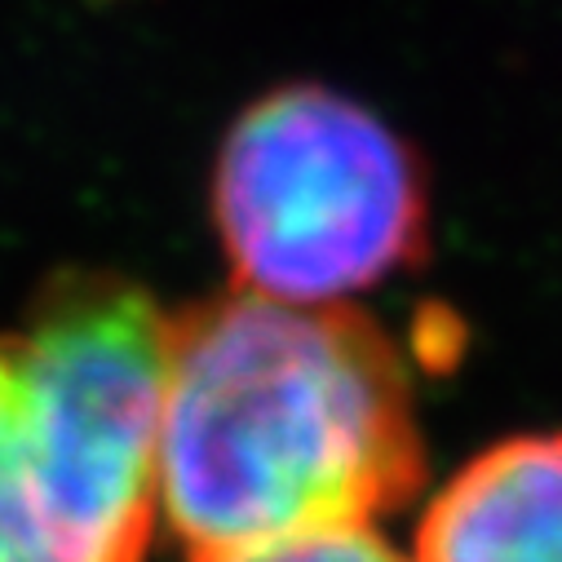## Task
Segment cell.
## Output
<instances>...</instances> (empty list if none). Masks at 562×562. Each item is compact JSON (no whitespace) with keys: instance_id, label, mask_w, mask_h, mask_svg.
<instances>
[{"instance_id":"cell-1","label":"cell","mask_w":562,"mask_h":562,"mask_svg":"<svg viewBox=\"0 0 562 562\" xmlns=\"http://www.w3.org/2000/svg\"><path fill=\"white\" fill-rule=\"evenodd\" d=\"M420 479L407 368L359 306L235 284L169 319L160 518L191 558L376 527Z\"/></svg>"},{"instance_id":"cell-2","label":"cell","mask_w":562,"mask_h":562,"mask_svg":"<svg viewBox=\"0 0 562 562\" xmlns=\"http://www.w3.org/2000/svg\"><path fill=\"white\" fill-rule=\"evenodd\" d=\"M169 315L67 270L0 333V562H143L160 522Z\"/></svg>"},{"instance_id":"cell-3","label":"cell","mask_w":562,"mask_h":562,"mask_svg":"<svg viewBox=\"0 0 562 562\" xmlns=\"http://www.w3.org/2000/svg\"><path fill=\"white\" fill-rule=\"evenodd\" d=\"M213 222L239 289L346 302L426 257L430 187L416 151L363 102L289 85L222 137Z\"/></svg>"},{"instance_id":"cell-4","label":"cell","mask_w":562,"mask_h":562,"mask_svg":"<svg viewBox=\"0 0 562 562\" xmlns=\"http://www.w3.org/2000/svg\"><path fill=\"white\" fill-rule=\"evenodd\" d=\"M412 562H562V435L465 461L420 514Z\"/></svg>"},{"instance_id":"cell-5","label":"cell","mask_w":562,"mask_h":562,"mask_svg":"<svg viewBox=\"0 0 562 562\" xmlns=\"http://www.w3.org/2000/svg\"><path fill=\"white\" fill-rule=\"evenodd\" d=\"M191 562H412L398 549H390L376 527H337V531H311V536H289L252 549H231V553H209Z\"/></svg>"}]
</instances>
